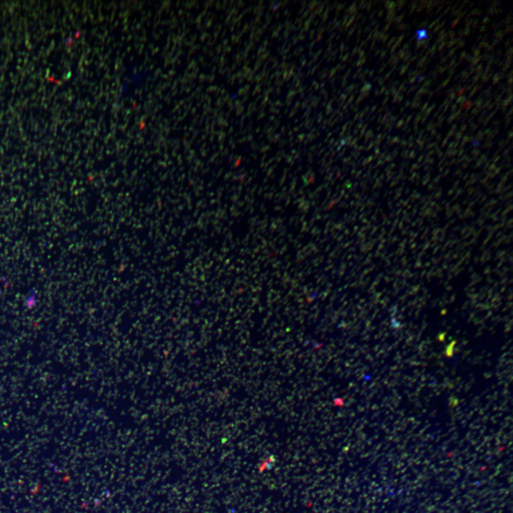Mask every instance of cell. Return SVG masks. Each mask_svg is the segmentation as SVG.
<instances>
[{"label": "cell", "mask_w": 513, "mask_h": 513, "mask_svg": "<svg viewBox=\"0 0 513 513\" xmlns=\"http://www.w3.org/2000/svg\"><path fill=\"white\" fill-rule=\"evenodd\" d=\"M427 30L421 29L419 30V31H417V38H418V40H423V39H427Z\"/></svg>", "instance_id": "obj_1"}]
</instances>
